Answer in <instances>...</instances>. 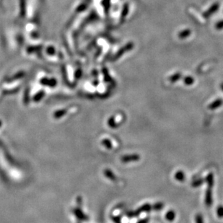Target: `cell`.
<instances>
[{"label": "cell", "instance_id": "cell-4", "mask_svg": "<svg viewBox=\"0 0 223 223\" xmlns=\"http://www.w3.org/2000/svg\"><path fill=\"white\" fill-rule=\"evenodd\" d=\"M206 181L207 183L208 188L209 189H212L214 186V176L212 173H209L206 178Z\"/></svg>", "mask_w": 223, "mask_h": 223}, {"label": "cell", "instance_id": "cell-10", "mask_svg": "<svg viewBox=\"0 0 223 223\" xmlns=\"http://www.w3.org/2000/svg\"><path fill=\"white\" fill-rule=\"evenodd\" d=\"M102 144H103V145H104V146L106 147V148H108V149H111L112 148V143H111V142L109 140V139H104V140L102 142Z\"/></svg>", "mask_w": 223, "mask_h": 223}, {"label": "cell", "instance_id": "cell-15", "mask_svg": "<svg viewBox=\"0 0 223 223\" xmlns=\"http://www.w3.org/2000/svg\"><path fill=\"white\" fill-rule=\"evenodd\" d=\"M195 219H196V223H204L203 218H202V215H199V214L196 215Z\"/></svg>", "mask_w": 223, "mask_h": 223}, {"label": "cell", "instance_id": "cell-17", "mask_svg": "<svg viewBox=\"0 0 223 223\" xmlns=\"http://www.w3.org/2000/svg\"><path fill=\"white\" fill-rule=\"evenodd\" d=\"M148 221H149L148 219H143V220H139L137 223H148Z\"/></svg>", "mask_w": 223, "mask_h": 223}, {"label": "cell", "instance_id": "cell-14", "mask_svg": "<svg viewBox=\"0 0 223 223\" xmlns=\"http://www.w3.org/2000/svg\"><path fill=\"white\" fill-rule=\"evenodd\" d=\"M217 215L219 218H223V207L220 206L218 207V209H217Z\"/></svg>", "mask_w": 223, "mask_h": 223}, {"label": "cell", "instance_id": "cell-9", "mask_svg": "<svg viewBox=\"0 0 223 223\" xmlns=\"http://www.w3.org/2000/svg\"><path fill=\"white\" fill-rule=\"evenodd\" d=\"M108 124L109 125V126H110V128H113V129L116 128L118 126L117 124H116V121L114 120V118L113 117H111L109 119V120L108 121Z\"/></svg>", "mask_w": 223, "mask_h": 223}, {"label": "cell", "instance_id": "cell-12", "mask_svg": "<svg viewBox=\"0 0 223 223\" xmlns=\"http://www.w3.org/2000/svg\"><path fill=\"white\" fill-rule=\"evenodd\" d=\"M203 183H204L203 179H199V180H195L194 182H193V183H192V186H193V187H198V186L203 184Z\"/></svg>", "mask_w": 223, "mask_h": 223}, {"label": "cell", "instance_id": "cell-5", "mask_svg": "<svg viewBox=\"0 0 223 223\" xmlns=\"http://www.w3.org/2000/svg\"><path fill=\"white\" fill-rule=\"evenodd\" d=\"M74 213L75 214V215L77 216V218H78V219L82 220H87V217L84 214H83L81 210H80V209H74Z\"/></svg>", "mask_w": 223, "mask_h": 223}, {"label": "cell", "instance_id": "cell-3", "mask_svg": "<svg viewBox=\"0 0 223 223\" xmlns=\"http://www.w3.org/2000/svg\"><path fill=\"white\" fill-rule=\"evenodd\" d=\"M152 209L151 205L149 204H144L143 206H142L141 207H139V209L137 210V212H135V215H140L142 212H150Z\"/></svg>", "mask_w": 223, "mask_h": 223}, {"label": "cell", "instance_id": "cell-13", "mask_svg": "<svg viewBox=\"0 0 223 223\" xmlns=\"http://www.w3.org/2000/svg\"><path fill=\"white\" fill-rule=\"evenodd\" d=\"M222 104V101L221 100H218V101L215 102L214 103H212L210 106H209V108L210 109H215L218 107H219L220 105Z\"/></svg>", "mask_w": 223, "mask_h": 223}, {"label": "cell", "instance_id": "cell-6", "mask_svg": "<svg viewBox=\"0 0 223 223\" xmlns=\"http://www.w3.org/2000/svg\"><path fill=\"white\" fill-rule=\"evenodd\" d=\"M176 218V213L173 210H170L166 213L165 219L169 222H173Z\"/></svg>", "mask_w": 223, "mask_h": 223}, {"label": "cell", "instance_id": "cell-11", "mask_svg": "<svg viewBox=\"0 0 223 223\" xmlns=\"http://www.w3.org/2000/svg\"><path fill=\"white\" fill-rule=\"evenodd\" d=\"M163 207H164V205H163V204L162 203V202H157V203H156L153 206V209H154V210L159 211L163 209Z\"/></svg>", "mask_w": 223, "mask_h": 223}, {"label": "cell", "instance_id": "cell-2", "mask_svg": "<svg viewBox=\"0 0 223 223\" xmlns=\"http://www.w3.org/2000/svg\"><path fill=\"white\" fill-rule=\"evenodd\" d=\"M205 204L208 207H210L212 204V189L208 188L205 195Z\"/></svg>", "mask_w": 223, "mask_h": 223}, {"label": "cell", "instance_id": "cell-7", "mask_svg": "<svg viewBox=\"0 0 223 223\" xmlns=\"http://www.w3.org/2000/svg\"><path fill=\"white\" fill-rule=\"evenodd\" d=\"M105 176H106V177L108 178H109L110 180H116V176H115L114 173H113V172L111 171L110 170H105Z\"/></svg>", "mask_w": 223, "mask_h": 223}, {"label": "cell", "instance_id": "cell-16", "mask_svg": "<svg viewBox=\"0 0 223 223\" xmlns=\"http://www.w3.org/2000/svg\"><path fill=\"white\" fill-rule=\"evenodd\" d=\"M64 113H65V110H59V111L56 112V113H55L54 116L56 118H60L61 116H62L63 115H64Z\"/></svg>", "mask_w": 223, "mask_h": 223}, {"label": "cell", "instance_id": "cell-8", "mask_svg": "<svg viewBox=\"0 0 223 223\" xmlns=\"http://www.w3.org/2000/svg\"><path fill=\"white\" fill-rule=\"evenodd\" d=\"M185 177L186 176H185L184 173L182 172L181 170H179L175 174V178L178 181H183L185 180Z\"/></svg>", "mask_w": 223, "mask_h": 223}, {"label": "cell", "instance_id": "cell-1", "mask_svg": "<svg viewBox=\"0 0 223 223\" xmlns=\"http://www.w3.org/2000/svg\"><path fill=\"white\" fill-rule=\"evenodd\" d=\"M140 159L139 154H129V155H124L121 157V161L123 163H131V162H136Z\"/></svg>", "mask_w": 223, "mask_h": 223}]
</instances>
